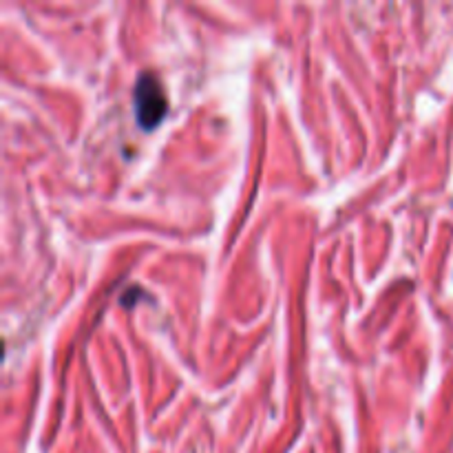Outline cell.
I'll use <instances>...</instances> for the list:
<instances>
[{"label": "cell", "instance_id": "cell-1", "mask_svg": "<svg viewBox=\"0 0 453 453\" xmlns=\"http://www.w3.org/2000/svg\"><path fill=\"white\" fill-rule=\"evenodd\" d=\"M133 104H135V118L142 128L150 131V128H155L162 122V118L166 115L168 100L157 75L150 73V71L137 75Z\"/></svg>", "mask_w": 453, "mask_h": 453}]
</instances>
